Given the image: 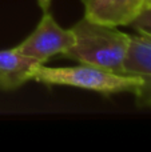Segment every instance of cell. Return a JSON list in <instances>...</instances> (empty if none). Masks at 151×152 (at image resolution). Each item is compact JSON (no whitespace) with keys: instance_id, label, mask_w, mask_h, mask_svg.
<instances>
[{"instance_id":"1","label":"cell","mask_w":151,"mask_h":152,"mask_svg":"<svg viewBox=\"0 0 151 152\" xmlns=\"http://www.w3.org/2000/svg\"><path fill=\"white\" fill-rule=\"evenodd\" d=\"M75 43L63 56L80 64L100 67L126 75L123 64L131 36L117 27L90 20L84 16L71 28Z\"/></svg>"},{"instance_id":"3","label":"cell","mask_w":151,"mask_h":152,"mask_svg":"<svg viewBox=\"0 0 151 152\" xmlns=\"http://www.w3.org/2000/svg\"><path fill=\"white\" fill-rule=\"evenodd\" d=\"M74 43L75 36L71 29L62 28L52 15L45 12L36 29L15 48L44 64L52 56L64 55Z\"/></svg>"},{"instance_id":"10","label":"cell","mask_w":151,"mask_h":152,"mask_svg":"<svg viewBox=\"0 0 151 152\" xmlns=\"http://www.w3.org/2000/svg\"><path fill=\"white\" fill-rule=\"evenodd\" d=\"M142 32H143V31H142ZM146 34H149V32H146ZM149 35H150V36H151V34H149Z\"/></svg>"},{"instance_id":"4","label":"cell","mask_w":151,"mask_h":152,"mask_svg":"<svg viewBox=\"0 0 151 152\" xmlns=\"http://www.w3.org/2000/svg\"><path fill=\"white\" fill-rule=\"evenodd\" d=\"M138 32L139 35L131 36L123 68L126 75L142 80L141 88L135 94L138 105L151 108V36L146 32Z\"/></svg>"},{"instance_id":"5","label":"cell","mask_w":151,"mask_h":152,"mask_svg":"<svg viewBox=\"0 0 151 152\" xmlns=\"http://www.w3.org/2000/svg\"><path fill=\"white\" fill-rule=\"evenodd\" d=\"M86 18L112 27L130 26L143 11L144 0H83Z\"/></svg>"},{"instance_id":"7","label":"cell","mask_w":151,"mask_h":152,"mask_svg":"<svg viewBox=\"0 0 151 152\" xmlns=\"http://www.w3.org/2000/svg\"><path fill=\"white\" fill-rule=\"evenodd\" d=\"M131 26L136 31H143V32L151 34V8L142 11L138 15V18L131 23Z\"/></svg>"},{"instance_id":"6","label":"cell","mask_w":151,"mask_h":152,"mask_svg":"<svg viewBox=\"0 0 151 152\" xmlns=\"http://www.w3.org/2000/svg\"><path fill=\"white\" fill-rule=\"evenodd\" d=\"M39 60L12 50L0 51V89L12 91L31 80V72L40 66Z\"/></svg>"},{"instance_id":"8","label":"cell","mask_w":151,"mask_h":152,"mask_svg":"<svg viewBox=\"0 0 151 152\" xmlns=\"http://www.w3.org/2000/svg\"><path fill=\"white\" fill-rule=\"evenodd\" d=\"M37 1H39L40 8H42L44 12L48 10V8H50V5H51V0H37Z\"/></svg>"},{"instance_id":"9","label":"cell","mask_w":151,"mask_h":152,"mask_svg":"<svg viewBox=\"0 0 151 152\" xmlns=\"http://www.w3.org/2000/svg\"><path fill=\"white\" fill-rule=\"evenodd\" d=\"M151 8V0H144V7H143V11L144 10H149Z\"/></svg>"},{"instance_id":"2","label":"cell","mask_w":151,"mask_h":152,"mask_svg":"<svg viewBox=\"0 0 151 152\" xmlns=\"http://www.w3.org/2000/svg\"><path fill=\"white\" fill-rule=\"evenodd\" d=\"M31 80L50 86L76 87L103 95L120 92L135 95L142 86V80L136 76L115 74L90 64H79L78 67H45L40 64L32 69Z\"/></svg>"}]
</instances>
